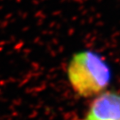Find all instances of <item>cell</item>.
<instances>
[{
  "label": "cell",
  "instance_id": "obj_1",
  "mask_svg": "<svg viewBox=\"0 0 120 120\" xmlns=\"http://www.w3.org/2000/svg\"><path fill=\"white\" fill-rule=\"evenodd\" d=\"M68 78L73 90L83 97L100 94L111 79L110 69L101 56L83 51L72 57L68 66Z\"/></svg>",
  "mask_w": 120,
  "mask_h": 120
},
{
  "label": "cell",
  "instance_id": "obj_2",
  "mask_svg": "<svg viewBox=\"0 0 120 120\" xmlns=\"http://www.w3.org/2000/svg\"><path fill=\"white\" fill-rule=\"evenodd\" d=\"M84 120H120V94L104 92L93 101Z\"/></svg>",
  "mask_w": 120,
  "mask_h": 120
}]
</instances>
